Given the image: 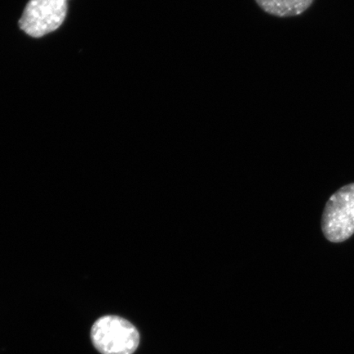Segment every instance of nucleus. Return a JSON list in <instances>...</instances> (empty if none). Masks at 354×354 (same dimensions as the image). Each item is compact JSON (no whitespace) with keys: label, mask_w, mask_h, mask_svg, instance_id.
<instances>
[{"label":"nucleus","mask_w":354,"mask_h":354,"mask_svg":"<svg viewBox=\"0 0 354 354\" xmlns=\"http://www.w3.org/2000/svg\"><path fill=\"white\" fill-rule=\"evenodd\" d=\"M91 335L93 344L102 354H133L140 344L139 331L118 316L100 318L93 325Z\"/></svg>","instance_id":"nucleus-1"},{"label":"nucleus","mask_w":354,"mask_h":354,"mask_svg":"<svg viewBox=\"0 0 354 354\" xmlns=\"http://www.w3.org/2000/svg\"><path fill=\"white\" fill-rule=\"evenodd\" d=\"M327 241L342 243L354 234V183L344 185L327 201L322 220Z\"/></svg>","instance_id":"nucleus-2"},{"label":"nucleus","mask_w":354,"mask_h":354,"mask_svg":"<svg viewBox=\"0 0 354 354\" xmlns=\"http://www.w3.org/2000/svg\"><path fill=\"white\" fill-rule=\"evenodd\" d=\"M314 0H255L259 7L268 13L281 19L303 15L312 6Z\"/></svg>","instance_id":"nucleus-4"},{"label":"nucleus","mask_w":354,"mask_h":354,"mask_svg":"<svg viewBox=\"0 0 354 354\" xmlns=\"http://www.w3.org/2000/svg\"><path fill=\"white\" fill-rule=\"evenodd\" d=\"M68 0H30L19 21L20 28L34 38L55 32L63 24Z\"/></svg>","instance_id":"nucleus-3"}]
</instances>
